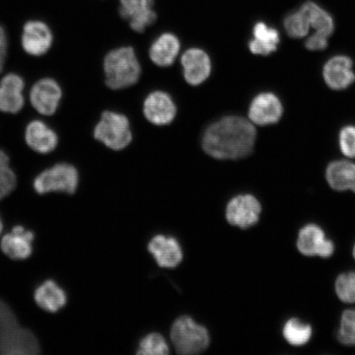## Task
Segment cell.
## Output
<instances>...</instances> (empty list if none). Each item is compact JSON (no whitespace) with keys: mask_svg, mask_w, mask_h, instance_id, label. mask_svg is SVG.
<instances>
[{"mask_svg":"<svg viewBox=\"0 0 355 355\" xmlns=\"http://www.w3.org/2000/svg\"><path fill=\"white\" fill-rule=\"evenodd\" d=\"M326 179L331 188L355 193V164L347 161H337L330 164L326 171Z\"/></svg>","mask_w":355,"mask_h":355,"instance_id":"obj_20","label":"cell"},{"mask_svg":"<svg viewBox=\"0 0 355 355\" xmlns=\"http://www.w3.org/2000/svg\"><path fill=\"white\" fill-rule=\"evenodd\" d=\"M283 114L281 101L272 93H261L252 101L250 113V121L257 125L265 126L277 123Z\"/></svg>","mask_w":355,"mask_h":355,"instance_id":"obj_13","label":"cell"},{"mask_svg":"<svg viewBox=\"0 0 355 355\" xmlns=\"http://www.w3.org/2000/svg\"><path fill=\"white\" fill-rule=\"evenodd\" d=\"M352 60L339 55L331 58L324 66L323 77L327 86L334 90H343L354 82Z\"/></svg>","mask_w":355,"mask_h":355,"instance_id":"obj_17","label":"cell"},{"mask_svg":"<svg viewBox=\"0 0 355 355\" xmlns=\"http://www.w3.org/2000/svg\"><path fill=\"white\" fill-rule=\"evenodd\" d=\"M79 184V173L73 164L59 162L46 168L33 181V188L38 194L64 193L73 194Z\"/></svg>","mask_w":355,"mask_h":355,"instance_id":"obj_4","label":"cell"},{"mask_svg":"<svg viewBox=\"0 0 355 355\" xmlns=\"http://www.w3.org/2000/svg\"><path fill=\"white\" fill-rule=\"evenodd\" d=\"M297 248L306 257L329 259L335 252V244L327 239L321 226L307 224L300 230Z\"/></svg>","mask_w":355,"mask_h":355,"instance_id":"obj_10","label":"cell"},{"mask_svg":"<svg viewBox=\"0 0 355 355\" xmlns=\"http://www.w3.org/2000/svg\"><path fill=\"white\" fill-rule=\"evenodd\" d=\"M34 234L17 225L12 232L4 235L1 241V250L8 257L15 260H24L33 254Z\"/></svg>","mask_w":355,"mask_h":355,"instance_id":"obj_18","label":"cell"},{"mask_svg":"<svg viewBox=\"0 0 355 355\" xmlns=\"http://www.w3.org/2000/svg\"><path fill=\"white\" fill-rule=\"evenodd\" d=\"M153 0H121L119 15L137 33H144L157 20Z\"/></svg>","mask_w":355,"mask_h":355,"instance_id":"obj_12","label":"cell"},{"mask_svg":"<svg viewBox=\"0 0 355 355\" xmlns=\"http://www.w3.org/2000/svg\"><path fill=\"white\" fill-rule=\"evenodd\" d=\"M279 42L278 31L269 28L264 22H259L254 28V39L248 44L254 55H268L277 51Z\"/></svg>","mask_w":355,"mask_h":355,"instance_id":"obj_23","label":"cell"},{"mask_svg":"<svg viewBox=\"0 0 355 355\" xmlns=\"http://www.w3.org/2000/svg\"><path fill=\"white\" fill-rule=\"evenodd\" d=\"M284 26L292 38H302L307 35L311 28L307 16L300 10L286 17Z\"/></svg>","mask_w":355,"mask_h":355,"instance_id":"obj_28","label":"cell"},{"mask_svg":"<svg viewBox=\"0 0 355 355\" xmlns=\"http://www.w3.org/2000/svg\"><path fill=\"white\" fill-rule=\"evenodd\" d=\"M340 148L345 157L355 158V127L346 126L340 132Z\"/></svg>","mask_w":355,"mask_h":355,"instance_id":"obj_32","label":"cell"},{"mask_svg":"<svg viewBox=\"0 0 355 355\" xmlns=\"http://www.w3.org/2000/svg\"><path fill=\"white\" fill-rule=\"evenodd\" d=\"M180 49L179 39L174 34L164 33L150 46V60L158 66H171L179 55Z\"/></svg>","mask_w":355,"mask_h":355,"instance_id":"obj_22","label":"cell"},{"mask_svg":"<svg viewBox=\"0 0 355 355\" xmlns=\"http://www.w3.org/2000/svg\"><path fill=\"white\" fill-rule=\"evenodd\" d=\"M144 115L155 125L171 123L176 115V107L171 97L166 92H155L146 97L144 107Z\"/></svg>","mask_w":355,"mask_h":355,"instance_id":"obj_15","label":"cell"},{"mask_svg":"<svg viewBox=\"0 0 355 355\" xmlns=\"http://www.w3.org/2000/svg\"><path fill=\"white\" fill-rule=\"evenodd\" d=\"M301 10L307 16L311 28L316 31V33L330 37L334 32L335 26L332 17L318 4L307 2L301 7Z\"/></svg>","mask_w":355,"mask_h":355,"instance_id":"obj_24","label":"cell"},{"mask_svg":"<svg viewBox=\"0 0 355 355\" xmlns=\"http://www.w3.org/2000/svg\"><path fill=\"white\" fill-rule=\"evenodd\" d=\"M337 339L346 346H355V309L344 311L341 314Z\"/></svg>","mask_w":355,"mask_h":355,"instance_id":"obj_29","label":"cell"},{"mask_svg":"<svg viewBox=\"0 0 355 355\" xmlns=\"http://www.w3.org/2000/svg\"><path fill=\"white\" fill-rule=\"evenodd\" d=\"M170 352L166 340L161 334L152 333L140 341L137 354L166 355Z\"/></svg>","mask_w":355,"mask_h":355,"instance_id":"obj_30","label":"cell"},{"mask_svg":"<svg viewBox=\"0 0 355 355\" xmlns=\"http://www.w3.org/2000/svg\"><path fill=\"white\" fill-rule=\"evenodd\" d=\"M34 298L40 308L49 313H56L67 303L66 293L57 283L46 281L35 290Z\"/></svg>","mask_w":355,"mask_h":355,"instance_id":"obj_21","label":"cell"},{"mask_svg":"<svg viewBox=\"0 0 355 355\" xmlns=\"http://www.w3.org/2000/svg\"><path fill=\"white\" fill-rule=\"evenodd\" d=\"M261 206L259 200L250 194L239 195L230 200L226 207V219L230 225L248 229L259 222Z\"/></svg>","mask_w":355,"mask_h":355,"instance_id":"obj_11","label":"cell"},{"mask_svg":"<svg viewBox=\"0 0 355 355\" xmlns=\"http://www.w3.org/2000/svg\"><path fill=\"white\" fill-rule=\"evenodd\" d=\"M283 337L293 346H303L312 338L313 328L310 324L298 318H292L284 324Z\"/></svg>","mask_w":355,"mask_h":355,"instance_id":"obj_25","label":"cell"},{"mask_svg":"<svg viewBox=\"0 0 355 355\" xmlns=\"http://www.w3.org/2000/svg\"><path fill=\"white\" fill-rule=\"evenodd\" d=\"M186 81L198 86L210 76L211 65L209 56L200 49H189L181 58Z\"/></svg>","mask_w":355,"mask_h":355,"instance_id":"obj_14","label":"cell"},{"mask_svg":"<svg viewBox=\"0 0 355 355\" xmlns=\"http://www.w3.org/2000/svg\"><path fill=\"white\" fill-rule=\"evenodd\" d=\"M148 250L161 268H175L183 260V251L173 237L157 235L150 241Z\"/></svg>","mask_w":355,"mask_h":355,"instance_id":"obj_16","label":"cell"},{"mask_svg":"<svg viewBox=\"0 0 355 355\" xmlns=\"http://www.w3.org/2000/svg\"><path fill=\"white\" fill-rule=\"evenodd\" d=\"M40 353V345L37 337L26 328L15 335L0 343V354L3 355H33Z\"/></svg>","mask_w":355,"mask_h":355,"instance_id":"obj_19","label":"cell"},{"mask_svg":"<svg viewBox=\"0 0 355 355\" xmlns=\"http://www.w3.org/2000/svg\"><path fill=\"white\" fill-rule=\"evenodd\" d=\"M8 48H10V42H8V33L6 28L0 24V74L3 73L6 64Z\"/></svg>","mask_w":355,"mask_h":355,"instance_id":"obj_33","label":"cell"},{"mask_svg":"<svg viewBox=\"0 0 355 355\" xmlns=\"http://www.w3.org/2000/svg\"><path fill=\"white\" fill-rule=\"evenodd\" d=\"M10 157L0 148V200L6 198L16 189L17 175L10 166Z\"/></svg>","mask_w":355,"mask_h":355,"instance_id":"obj_26","label":"cell"},{"mask_svg":"<svg viewBox=\"0 0 355 355\" xmlns=\"http://www.w3.org/2000/svg\"><path fill=\"white\" fill-rule=\"evenodd\" d=\"M2 230H3V223H2L1 218H0V234H1Z\"/></svg>","mask_w":355,"mask_h":355,"instance_id":"obj_35","label":"cell"},{"mask_svg":"<svg viewBox=\"0 0 355 355\" xmlns=\"http://www.w3.org/2000/svg\"><path fill=\"white\" fill-rule=\"evenodd\" d=\"M64 91L60 83L52 77H43L35 81L28 92L32 108L43 117H51L59 110Z\"/></svg>","mask_w":355,"mask_h":355,"instance_id":"obj_6","label":"cell"},{"mask_svg":"<svg viewBox=\"0 0 355 355\" xmlns=\"http://www.w3.org/2000/svg\"><path fill=\"white\" fill-rule=\"evenodd\" d=\"M336 295L346 304H355V272L340 274L335 282Z\"/></svg>","mask_w":355,"mask_h":355,"instance_id":"obj_31","label":"cell"},{"mask_svg":"<svg viewBox=\"0 0 355 355\" xmlns=\"http://www.w3.org/2000/svg\"><path fill=\"white\" fill-rule=\"evenodd\" d=\"M24 139L30 150L43 155L54 153L60 145L56 130L41 119H32L26 124Z\"/></svg>","mask_w":355,"mask_h":355,"instance_id":"obj_8","label":"cell"},{"mask_svg":"<svg viewBox=\"0 0 355 355\" xmlns=\"http://www.w3.org/2000/svg\"><path fill=\"white\" fill-rule=\"evenodd\" d=\"M327 35L315 33L306 41L305 46L309 51H322L327 47Z\"/></svg>","mask_w":355,"mask_h":355,"instance_id":"obj_34","label":"cell"},{"mask_svg":"<svg viewBox=\"0 0 355 355\" xmlns=\"http://www.w3.org/2000/svg\"><path fill=\"white\" fill-rule=\"evenodd\" d=\"M93 136L96 141L114 150L125 148L132 139L130 121L125 115L109 110L101 114Z\"/></svg>","mask_w":355,"mask_h":355,"instance_id":"obj_5","label":"cell"},{"mask_svg":"<svg viewBox=\"0 0 355 355\" xmlns=\"http://www.w3.org/2000/svg\"><path fill=\"white\" fill-rule=\"evenodd\" d=\"M353 257H354V259L355 260V243H354V248H353Z\"/></svg>","mask_w":355,"mask_h":355,"instance_id":"obj_36","label":"cell"},{"mask_svg":"<svg viewBox=\"0 0 355 355\" xmlns=\"http://www.w3.org/2000/svg\"><path fill=\"white\" fill-rule=\"evenodd\" d=\"M105 84L112 90H121L139 82L141 67L132 47L115 49L105 56Z\"/></svg>","mask_w":355,"mask_h":355,"instance_id":"obj_2","label":"cell"},{"mask_svg":"<svg viewBox=\"0 0 355 355\" xmlns=\"http://www.w3.org/2000/svg\"><path fill=\"white\" fill-rule=\"evenodd\" d=\"M256 137L254 123L242 117L227 116L208 127L202 148L213 158L238 159L251 154Z\"/></svg>","mask_w":355,"mask_h":355,"instance_id":"obj_1","label":"cell"},{"mask_svg":"<svg viewBox=\"0 0 355 355\" xmlns=\"http://www.w3.org/2000/svg\"><path fill=\"white\" fill-rule=\"evenodd\" d=\"M21 327L15 313L6 302L0 300V343L15 335Z\"/></svg>","mask_w":355,"mask_h":355,"instance_id":"obj_27","label":"cell"},{"mask_svg":"<svg viewBox=\"0 0 355 355\" xmlns=\"http://www.w3.org/2000/svg\"><path fill=\"white\" fill-rule=\"evenodd\" d=\"M173 345L177 354H201L210 345L209 332L189 316H182L173 324L171 331Z\"/></svg>","mask_w":355,"mask_h":355,"instance_id":"obj_3","label":"cell"},{"mask_svg":"<svg viewBox=\"0 0 355 355\" xmlns=\"http://www.w3.org/2000/svg\"><path fill=\"white\" fill-rule=\"evenodd\" d=\"M54 42V33L46 21L31 19L22 26L20 44L25 54L33 58L46 55Z\"/></svg>","mask_w":355,"mask_h":355,"instance_id":"obj_7","label":"cell"},{"mask_svg":"<svg viewBox=\"0 0 355 355\" xmlns=\"http://www.w3.org/2000/svg\"><path fill=\"white\" fill-rule=\"evenodd\" d=\"M26 81L21 74L10 72L0 78V113L15 115L26 105Z\"/></svg>","mask_w":355,"mask_h":355,"instance_id":"obj_9","label":"cell"}]
</instances>
